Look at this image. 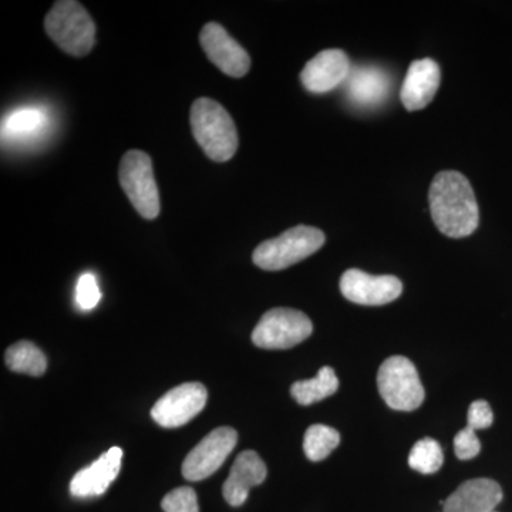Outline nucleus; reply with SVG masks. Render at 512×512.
<instances>
[{"label": "nucleus", "mask_w": 512, "mask_h": 512, "mask_svg": "<svg viewBox=\"0 0 512 512\" xmlns=\"http://www.w3.org/2000/svg\"><path fill=\"white\" fill-rule=\"evenodd\" d=\"M429 201L431 218L446 237L464 238L476 231L480 221L476 194L463 174H437L431 183Z\"/></svg>", "instance_id": "obj_1"}, {"label": "nucleus", "mask_w": 512, "mask_h": 512, "mask_svg": "<svg viewBox=\"0 0 512 512\" xmlns=\"http://www.w3.org/2000/svg\"><path fill=\"white\" fill-rule=\"evenodd\" d=\"M190 121L198 146L211 160L225 163L235 156L238 150L237 127L220 103L207 97L195 100Z\"/></svg>", "instance_id": "obj_2"}, {"label": "nucleus", "mask_w": 512, "mask_h": 512, "mask_svg": "<svg viewBox=\"0 0 512 512\" xmlns=\"http://www.w3.org/2000/svg\"><path fill=\"white\" fill-rule=\"evenodd\" d=\"M45 29L67 55L83 57L96 43V25L87 10L74 0H60L47 13Z\"/></svg>", "instance_id": "obj_3"}, {"label": "nucleus", "mask_w": 512, "mask_h": 512, "mask_svg": "<svg viewBox=\"0 0 512 512\" xmlns=\"http://www.w3.org/2000/svg\"><path fill=\"white\" fill-rule=\"evenodd\" d=\"M325 241V234L320 229L298 225L279 237L259 244L252 259L264 271H282L315 254Z\"/></svg>", "instance_id": "obj_4"}, {"label": "nucleus", "mask_w": 512, "mask_h": 512, "mask_svg": "<svg viewBox=\"0 0 512 512\" xmlns=\"http://www.w3.org/2000/svg\"><path fill=\"white\" fill-rule=\"evenodd\" d=\"M377 387L387 406L397 412L419 409L426 397L416 366L403 356L384 360L377 373Z\"/></svg>", "instance_id": "obj_5"}, {"label": "nucleus", "mask_w": 512, "mask_h": 512, "mask_svg": "<svg viewBox=\"0 0 512 512\" xmlns=\"http://www.w3.org/2000/svg\"><path fill=\"white\" fill-rule=\"evenodd\" d=\"M119 180L138 214L146 220H156L161 210L160 194L150 156L140 150H131L124 154L120 163Z\"/></svg>", "instance_id": "obj_6"}, {"label": "nucleus", "mask_w": 512, "mask_h": 512, "mask_svg": "<svg viewBox=\"0 0 512 512\" xmlns=\"http://www.w3.org/2000/svg\"><path fill=\"white\" fill-rule=\"evenodd\" d=\"M313 332L312 320L301 311L271 309L262 316L252 332V342L261 349L285 350L299 345Z\"/></svg>", "instance_id": "obj_7"}, {"label": "nucleus", "mask_w": 512, "mask_h": 512, "mask_svg": "<svg viewBox=\"0 0 512 512\" xmlns=\"http://www.w3.org/2000/svg\"><path fill=\"white\" fill-rule=\"evenodd\" d=\"M237 443V431L231 427H218L212 430L185 457L181 468L185 480L195 483L217 473Z\"/></svg>", "instance_id": "obj_8"}, {"label": "nucleus", "mask_w": 512, "mask_h": 512, "mask_svg": "<svg viewBox=\"0 0 512 512\" xmlns=\"http://www.w3.org/2000/svg\"><path fill=\"white\" fill-rule=\"evenodd\" d=\"M208 392L204 384L191 382L174 387L164 394L153 409L151 417L164 429H177L204 410Z\"/></svg>", "instance_id": "obj_9"}, {"label": "nucleus", "mask_w": 512, "mask_h": 512, "mask_svg": "<svg viewBox=\"0 0 512 512\" xmlns=\"http://www.w3.org/2000/svg\"><path fill=\"white\" fill-rule=\"evenodd\" d=\"M340 292L357 305L382 306L402 295L403 284L396 276L370 275L360 269H349L340 278Z\"/></svg>", "instance_id": "obj_10"}, {"label": "nucleus", "mask_w": 512, "mask_h": 512, "mask_svg": "<svg viewBox=\"0 0 512 512\" xmlns=\"http://www.w3.org/2000/svg\"><path fill=\"white\" fill-rule=\"evenodd\" d=\"M200 43L205 55L222 73L229 77H244L251 69V59L247 50L237 40L228 35L218 23L211 22L202 28Z\"/></svg>", "instance_id": "obj_11"}, {"label": "nucleus", "mask_w": 512, "mask_h": 512, "mask_svg": "<svg viewBox=\"0 0 512 512\" xmlns=\"http://www.w3.org/2000/svg\"><path fill=\"white\" fill-rule=\"evenodd\" d=\"M352 72L349 57L339 49L323 50L302 70L301 80L311 93H328L346 83Z\"/></svg>", "instance_id": "obj_12"}, {"label": "nucleus", "mask_w": 512, "mask_h": 512, "mask_svg": "<svg viewBox=\"0 0 512 512\" xmlns=\"http://www.w3.org/2000/svg\"><path fill=\"white\" fill-rule=\"evenodd\" d=\"M121 458H123V450L120 447L110 448L103 456L97 458L92 466L74 474L70 483V493L76 498L100 497L106 493L119 476Z\"/></svg>", "instance_id": "obj_13"}, {"label": "nucleus", "mask_w": 512, "mask_h": 512, "mask_svg": "<svg viewBox=\"0 0 512 512\" xmlns=\"http://www.w3.org/2000/svg\"><path fill=\"white\" fill-rule=\"evenodd\" d=\"M503 501V490L490 478H474L460 485L446 501L441 512H495Z\"/></svg>", "instance_id": "obj_14"}, {"label": "nucleus", "mask_w": 512, "mask_h": 512, "mask_svg": "<svg viewBox=\"0 0 512 512\" xmlns=\"http://www.w3.org/2000/svg\"><path fill=\"white\" fill-rule=\"evenodd\" d=\"M268 476V470L262 458L255 451H242L235 458L234 466L229 471L227 481L222 487L225 501L231 507H241L248 500L249 491L262 484Z\"/></svg>", "instance_id": "obj_15"}, {"label": "nucleus", "mask_w": 512, "mask_h": 512, "mask_svg": "<svg viewBox=\"0 0 512 512\" xmlns=\"http://www.w3.org/2000/svg\"><path fill=\"white\" fill-rule=\"evenodd\" d=\"M440 82L439 64L431 59L416 60L410 64L400 92L403 106L409 111L429 106L439 90Z\"/></svg>", "instance_id": "obj_16"}, {"label": "nucleus", "mask_w": 512, "mask_h": 512, "mask_svg": "<svg viewBox=\"0 0 512 512\" xmlns=\"http://www.w3.org/2000/svg\"><path fill=\"white\" fill-rule=\"evenodd\" d=\"M345 84L349 100L359 107L383 103L390 90L389 76L376 66L355 67Z\"/></svg>", "instance_id": "obj_17"}, {"label": "nucleus", "mask_w": 512, "mask_h": 512, "mask_svg": "<svg viewBox=\"0 0 512 512\" xmlns=\"http://www.w3.org/2000/svg\"><path fill=\"white\" fill-rule=\"evenodd\" d=\"M339 380L332 367L325 366L319 370L318 375L309 380H301L292 384L291 394L296 403L301 406L318 403L326 397L338 392Z\"/></svg>", "instance_id": "obj_18"}, {"label": "nucleus", "mask_w": 512, "mask_h": 512, "mask_svg": "<svg viewBox=\"0 0 512 512\" xmlns=\"http://www.w3.org/2000/svg\"><path fill=\"white\" fill-rule=\"evenodd\" d=\"M5 362L12 372L35 377L45 375L47 369L45 353L28 340L10 346L6 350Z\"/></svg>", "instance_id": "obj_19"}, {"label": "nucleus", "mask_w": 512, "mask_h": 512, "mask_svg": "<svg viewBox=\"0 0 512 512\" xmlns=\"http://www.w3.org/2000/svg\"><path fill=\"white\" fill-rule=\"evenodd\" d=\"M340 444V434L335 429L323 424H313L305 433L303 451L313 463L325 460Z\"/></svg>", "instance_id": "obj_20"}, {"label": "nucleus", "mask_w": 512, "mask_h": 512, "mask_svg": "<svg viewBox=\"0 0 512 512\" xmlns=\"http://www.w3.org/2000/svg\"><path fill=\"white\" fill-rule=\"evenodd\" d=\"M444 456L440 444L434 439H423L414 444L409 466L421 474H434L443 466Z\"/></svg>", "instance_id": "obj_21"}, {"label": "nucleus", "mask_w": 512, "mask_h": 512, "mask_svg": "<svg viewBox=\"0 0 512 512\" xmlns=\"http://www.w3.org/2000/svg\"><path fill=\"white\" fill-rule=\"evenodd\" d=\"M45 114L36 109L16 110L3 123V136H29L45 123Z\"/></svg>", "instance_id": "obj_22"}, {"label": "nucleus", "mask_w": 512, "mask_h": 512, "mask_svg": "<svg viewBox=\"0 0 512 512\" xmlns=\"http://www.w3.org/2000/svg\"><path fill=\"white\" fill-rule=\"evenodd\" d=\"M161 508L164 512H200L197 493L191 487L170 491L161 501Z\"/></svg>", "instance_id": "obj_23"}, {"label": "nucleus", "mask_w": 512, "mask_h": 512, "mask_svg": "<svg viewBox=\"0 0 512 512\" xmlns=\"http://www.w3.org/2000/svg\"><path fill=\"white\" fill-rule=\"evenodd\" d=\"M101 292L96 276L84 274L76 285V303L83 311H92L99 305Z\"/></svg>", "instance_id": "obj_24"}, {"label": "nucleus", "mask_w": 512, "mask_h": 512, "mask_svg": "<svg viewBox=\"0 0 512 512\" xmlns=\"http://www.w3.org/2000/svg\"><path fill=\"white\" fill-rule=\"evenodd\" d=\"M481 443L478 440L476 430L471 427H466L458 431L457 436L454 437V451H456L457 458L460 460H471L480 454Z\"/></svg>", "instance_id": "obj_25"}, {"label": "nucleus", "mask_w": 512, "mask_h": 512, "mask_svg": "<svg viewBox=\"0 0 512 512\" xmlns=\"http://www.w3.org/2000/svg\"><path fill=\"white\" fill-rule=\"evenodd\" d=\"M494 414L485 400L471 403L467 414V426L474 430L488 429L493 424Z\"/></svg>", "instance_id": "obj_26"}]
</instances>
